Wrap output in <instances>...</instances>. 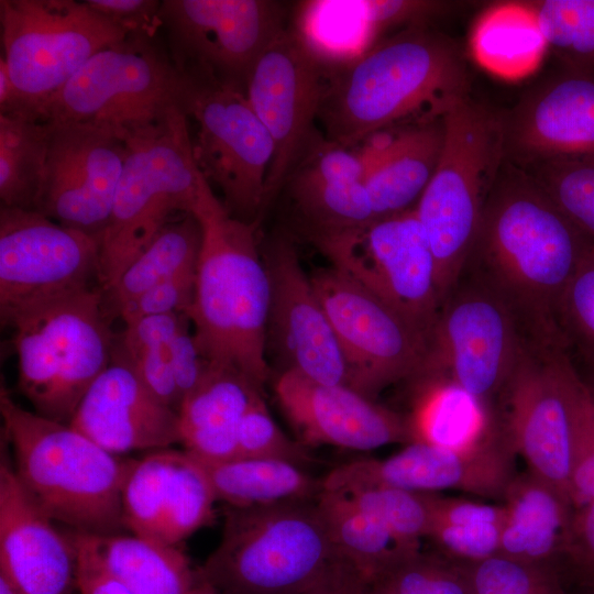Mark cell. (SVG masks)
<instances>
[{
    "instance_id": "cell-17",
    "label": "cell",
    "mask_w": 594,
    "mask_h": 594,
    "mask_svg": "<svg viewBox=\"0 0 594 594\" xmlns=\"http://www.w3.org/2000/svg\"><path fill=\"white\" fill-rule=\"evenodd\" d=\"M518 320L512 307L485 283L452 290L441 308L428 361L419 375L444 374L492 403L527 349L519 337Z\"/></svg>"
},
{
    "instance_id": "cell-54",
    "label": "cell",
    "mask_w": 594,
    "mask_h": 594,
    "mask_svg": "<svg viewBox=\"0 0 594 594\" xmlns=\"http://www.w3.org/2000/svg\"><path fill=\"white\" fill-rule=\"evenodd\" d=\"M371 586L350 562L341 558L315 585L301 594H367Z\"/></svg>"
},
{
    "instance_id": "cell-41",
    "label": "cell",
    "mask_w": 594,
    "mask_h": 594,
    "mask_svg": "<svg viewBox=\"0 0 594 594\" xmlns=\"http://www.w3.org/2000/svg\"><path fill=\"white\" fill-rule=\"evenodd\" d=\"M342 494L400 539L420 546L421 539L428 537L435 493L376 486L356 488Z\"/></svg>"
},
{
    "instance_id": "cell-56",
    "label": "cell",
    "mask_w": 594,
    "mask_h": 594,
    "mask_svg": "<svg viewBox=\"0 0 594 594\" xmlns=\"http://www.w3.org/2000/svg\"><path fill=\"white\" fill-rule=\"evenodd\" d=\"M0 594H20L10 580L0 573Z\"/></svg>"
},
{
    "instance_id": "cell-31",
    "label": "cell",
    "mask_w": 594,
    "mask_h": 594,
    "mask_svg": "<svg viewBox=\"0 0 594 594\" xmlns=\"http://www.w3.org/2000/svg\"><path fill=\"white\" fill-rule=\"evenodd\" d=\"M470 47L481 67L507 80L531 75L548 50L529 1L491 6L475 22Z\"/></svg>"
},
{
    "instance_id": "cell-55",
    "label": "cell",
    "mask_w": 594,
    "mask_h": 594,
    "mask_svg": "<svg viewBox=\"0 0 594 594\" xmlns=\"http://www.w3.org/2000/svg\"><path fill=\"white\" fill-rule=\"evenodd\" d=\"M189 594H222L200 576L196 570V579Z\"/></svg>"
},
{
    "instance_id": "cell-22",
    "label": "cell",
    "mask_w": 594,
    "mask_h": 594,
    "mask_svg": "<svg viewBox=\"0 0 594 594\" xmlns=\"http://www.w3.org/2000/svg\"><path fill=\"white\" fill-rule=\"evenodd\" d=\"M217 501L201 462L187 450H154L134 459L121 503L132 535L177 546L213 517Z\"/></svg>"
},
{
    "instance_id": "cell-2",
    "label": "cell",
    "mask_w": 594,
    "mask_h": 594,
    "mask_svg": "<svg viewBox=\"0 0 594 594\" xmlns=\"http://www.w3.org/2000/svg\"><path fill=\"white\" fill-rule=\"evenodd\" d=\"M469 89L459 44L426 24L411 25L327 67L317 120L328 141L355 147L406 119L441 118Z\"/></svg>"
},
{
    "instance_id": "cell-19",
    "label": "cell",
    "mask_w": 594,
    "mask_h": 594,
    "mask_svg": "<svg viewBox=\"0 0 594 594\" xmlns=\"http://www.w3.org/2000/svg\"><path fill=\"white\" fill-rule=\"evenodd\" d=\"M51 122L53 129L36 210L65 227L100 239L127 156L125 140L101 125Z\"/></svg>"
},
{
    "instance_id": "cell-51",
    "label": "cell",
    "mask_w": 594,
    "mask_h": 594,
    "mask_svg": "<svg viewBox=\"0 0 594 594\" xmlns=\"http://www.w3.org/2000/svg\"><path fill=\"white\" fill-rule=\"evenodd\" d=\"M77 553V592L79 594H135L103 565L89 534H69Z\"/></svg>"
},
{
    "instance_id": "cell-44",
    "label": "cell",
    "mask_w": 594,
    "mask_h": 594,
    "mask_svg": "<svg viewBox=\"0 0 594 594\" xmlns=\"http://www.w3.org/2000/svg\"><path fill=\"white\" fill-rule=\"evenodd\" d=\"M173 338L124 329L116 338V345L141 382L162 403L178 413L183 397L170 365L168 346Z\"/></svg>"
},
{
    "instance_id": "cell-13",
    "label": "cell",
    "mask_w": 594,
    "mask_h": 594,
    "mask_svg": "<svg viewBox=\"0 0 594 594\" xmlns=\"http://www.w3.org/2000/svg\"><path fill=\"white\" fill-rule=\"evenodd\" d=\"M310 279L340 345L350 388L374 399L386 386L424 371L430 340L399 312L333 266L315 271Z\"/></svg>"
},
{
    "instance_id": "cell-34",
    "label": "cell",
    "mask_w": 594,
    "mask_h": 594,
    "mask_svg": "<svg viewBox=\"0 0 594 594\" xmlns=\"http://www.w3.org/2000/svg\"><path fill=\"white\" fill-rule=\"evenodd\" d=\"M106 569L135 594H189L195 579L178 548L136 535H90Z\"/></svg>"
},
{
    "instance_id": "cell-25",
    "label": "cell",
    "mask_w": 594,
    "mask_h": 594,
    "mask_svg": "<svg viewBox=\"0 0 594 594\" xmlns=\"http://www.w3.org/2000/svg\"><path fill=\"white\" fill-rule=\"evenodd\" d=\"M69 425L117 455L182 442L178 413L141 382L116 341L109 365L87 391Z\"/></svg>"
},
{
    "instance_id": "cell-32",
    "label": "cell",
    "mask_w": 594,
    "mask_h": 594,
    "mask_svg": "<svg viewBox=\"0 0 594 594\" xmlns=\"http://www.w3.org/2000/svg\"><path fill=\"white\" fill-rule=\"evenodd\" d=\"M198 460L207 472L217 501L226 502L228 506L314 502L323 491L322 479L288 461L246 458Z\"/></svg>"
},
{
    "instance_id": "cell-4",
    "label": "cell",
    "mask_w": 594,
    "mask_h": 594,
    "mask_svg": "<svg viewBox=\"0 0 594 594\" xmlns=\"http://www.w3.org/2000/svg\"><path fill=\"white\" fill-rule=\"evenodd\" d=\"M0 414L14 472L51 519L78 532L121 534L122 487L134 459L105 450L69 424L22 408L3 385Z\"/></svg>"
},
{
    "instance_id": "cell-24",
    "label": "cell",
    "mask_w": 594,
    "mask_h": 594,
    "mask_svg": "<svg viewBox=\"0 0 594 594\" xmlns=\"http://www.w3.org/2000/svg\"><path fill=\"white\" fill-rule=\"evenodd\" d=\"M277 402L306 447L334 446L369 451L409 443L405 416L343 385L282 371L274 383Z\"/></svg>"
},
{
    "instance_id": "cell-46",
    "label": "cell",
    "mask_w": 594,
    "mask_h": 594,
    "mask_svg": "<svg viewBox=\"0 0 594 594\" xmlns=\"http://www.w3.org/2000/svg\"><path fill=\"white\" fill-rule=\"evenodd\" d=\"M559 327L594 371V244L569 282L559 304Z\"/></svg>"
},
{
    "instance_id": "cell-28",
    "label": "cell",
    "mask_w": 594,
    "mask_h": 594,
    "mask_svg": "<svg viewBox=\"0 0 594 594\" xmlns=\"http://www.w3.org/2000/svg\"><path fill=\"white\" fill-rule=\"evenodd\" d=\"M261 395L263 388L240 371L209 363L178 410L180 444L204 461L234 459L240 422Z\"/></svg>"
},
{
    "instance_id": "cell-58",
    "label": "cell",
    "mask_w": 594,
    "mask_h": 594,
    "mask_svg": "<svg viewBox=\"0 0 594 594\" xmlns=\"http://www.w3.org/2000/svg\"><path fill=\"white\" fill-rule=\"evenodd\" d=\"M585 381V380H584ZM586 385L588 386L591 393L593 394L594 396V371H593V376H592V381L591 382H587L585 381Z\"/></svg>"
},
{
    "instance_id": "cell-40",
    "label": "cell",
    "mask_w": 594,
    "mask_h": 594,
    "mask_svg": "<svg viewBox=\"0 0 594 594\" xmlns=\"http://www.w3.org/2000/svg\"><path fill=\"white\" fill-rule=\"evenodd\" d=\"M562 213L594 241V162L551 160L528 168Z\"/></svg>"
},
{
    "instance_id": "cell-47",
    "label": "cell",
    "mask_w": 594,
    "mask_h": 594,
    "mask_svg": "<svg viewBox=\"0 0 594 594\" xmlns=\"http://www.w3.org/2000/svg\"><path fill=\"white\" fill-rule=\"evenodd\" d=\"M570 501L573 510L594 501V396L581 376L575 389Z\"/></svg>"
},
{
    "instance_id": "cell-45",
    "label": "cell",
    "mask_w": 594,
    "mask_h": 594,
    "mask_svg": "<svg viewBox=\"0 0 594 594\" xmlns=\"http://www.w3.org/2000/svg\"><path fill=\"white\" fill-rule=\"evenodd\" d=\"M235 458L282 460L305 468L314 462L307 447L289 439L276 425L263 395L251 404L240 422Z\"/></svg>"
},
{
    "instance_id": "cell-36",
    "label": "cell",
    "mask_w": 594,
    "mask_h": 594,
    "mask_svg": "<svg viewBox=\"0 0 594 594\" xmlns=\"http://www.w3.org/2000/svg\"><path fill=\"white\" fill-rule=\"evenodd\" d=\"M284 186L307 237L358 229L374 221L363 182L322 177L298 164Z\"/></svg>"
},
{
    "instance_id": "cell-3",
    "label": "cell",
    "mask_w": 594,
    "mask_h": 594,
    "mask_svg": "<svg viewBox=\"0 0 594 594\" xmlns=\"http://www.w3.org/2000/svg\"><path fill=\"white\" fill-rule=\"evenodd\" d=\"M193 215L202 230L188 312L197 346L209 363L233 367L263 388L271 289L257 226L232 217L211 187Z\"/></svg>"
},
{
    "instance_id": "cell-53",
    "label": "cell",
    "mask_w": 594,
    "mask_h": 594,
    "mask_svg": "<svg viewBox=\"0 0 594 594\" xmlns=\"http://www.w3.org/2000/svg\"><path fill=\"white\" fill-rule=\"evenodd\" d=\"M191 328V320L186 315L168 346L172 370L183 399L200 383L209 366L197 346Z\"/></svg>"
},
{
    "instance_id": "cell-1",
    "label": "cell",
    "mask_w": 594,
    "mask_h": 594,
    "mask_svg": "<svg viewBox=\"0 0 594 594\" xmlns=\"http://www.w3.org/2000/svg\"><path fill=\"white\" fill-rule=\"evenodd\" d=\"M593 244L529 172L504 160L471 256L484 270L483 283L551 344H563L559 304Z\"/></svg>"
},
{
    "instance_id": "cell-43",
    "label": "cell",
    "mask_w": 594,
    "mask_h": 594,
    "mask_svg": "<svg viewBox=\"0 0 594 594\" xmlns=\"http://www.w3.org/2000/svg\"><path fill=\"white\" fill-rule=\"evenodd\" d=\"M373 585L386 594H471L461 563L421 551L394 566Z\"/></svg>"
},
{
    "instance_id": "cell-6",
    "label": "cell",
    "mask_w": 594,
    "mask_h": 594,
    "mask_svg": "<svg viewBox=\"0 0 594 594\" xmlns=\"http://www.w3.org/2000/svg\"><path fill=\"white\" fill-rule=\"evenodd\" d=\"M439 163L414 210L429 240L442 305L471 256L487 195L504 163L502 112L468 97L442 116Z\"/></svg>"
},
{
    "instance_id": "cell-20",
    "label": "cell",
    "mask_w": 594,
    "mask_h": 594,
    "mask_svg": "<svg viewBox=\"0 0 594 594\" xmlns=\"http://www.w3.org/2000/svg\"><path fill=\"white\" fill-rule=\"evenodd\" d=\"M261 253L271 289L266 349L271 343L284 364L283 371L350 387L333 328L293 241L274 235Z\"/></svg>"
},
{
    "instance_id": "cell-48",
    "label": "cell",
    "mask_w": 594,
    "mask_h": 594,
    "mask_svg": "<svg viewBox=\"0 0 594 594\" xmlns=\"http://www.w3.org/2000/svg\"><path fill=\"white\" fill-rule=\"evenodd\" d=\"M196 271H186L164 279L121 306L114 316L129 323L148 316L188 314L195 298Z\"/></svg>"
},
{
    "instance_id": "cell-30",
    "label": "cell",
    "mask_w": 594,
    "mask_h": 594,
    "mask_svg": "<svg viewBox=\"0 0 594 594\" xmlns=\"http://www.w3.org/2000/svg\"><path fill=\"white\" fill-rule=\"evenodd\" d=\"M444 139L442 117L396 132L363 184L374 221L414 209L435 174Z\"/></svg>"
},
{
    "instance_id": "cell-10",
    "label": "cell",
    "mask_w": 594,
    "mask_h": 594,
    "mask_svg": "<svg viewBox=\"0 0 594 594\" xmlns=\"http://www.w3.org/2000/svg\"><path fill=\"white\" fill-rule=\"evenodd\" d=\"M180 74L183 107L197 125L191 140L198 168L210 186L220 190L221 202L232 217L257 224L265 209V184L274 151L268 132L244 87Z\"/></svg>"
},
{
    "instance_id": "cell-23",
    "label": "cell",
    "mask_w": 594,
    "mask_h": 594,
    "mask_svg": "<svg viewBox=\"0 0 594 594\" xmlns=\"http://www.w3.org/2000/svg\"><path fill=\"white\" fill-rule=\"evenodd\" d=\"M509 449L463 453L411 442L386 459H360L322 477L323 491L345 493L363 487H394L418 493L459 490L481 497L503 498L515 477Z\"/></svg>"
},
{
    "instance_id": "cell-50",
    "label": "cell",
    "mask_w": 594,
    "mask_h": 594,
    "mask_svg": "<svg viewBox=\"0 0 594 594\" xmlns=\"http://www.w3.org/2000/svg\"><path fill=\"white\" fill-rule=\"evenodd\" d=\"M560 564H564L583 586L594 585V501L573 510Z\"/></svg>"
},
{
    "instance_id": "cell-57",
    "label": "cell",
    "mask_w": 594,
    "mask_h": 594,
    "mask_svg": "<svg viewBox=\"0 0 594 594\" xmlns=\"http://www.w3.org/2000/svg\"><path fill=\"white\" fill-rule=\"evenodd\" d=\"M367 594H386V593L377 585H372Z\"/></svg>"
},
{
    "instance_id": "cell-11",
    "label": "cell",
    "mask_w": 594,
    "mask_h": 594,
    "mask_svg": "<svg viewBox=\"0 0 594 594\" xmlns=\"http://www.w3.org/2000/svg\"><path fill=\"white\" fill-rule=\"evenodd\" d=\"M308 239L331 266L394 308L431 343L442 302L435 256L414 209Z\"/></svg>"
},
{
    "instance_id": "cell-14",
    "label": "cell",
    "mask_w": 594,
    "mask_h": 594,
    "mask_svg": "<svg viewBox=\"0 0 594 594\" xmlns=\"http://www.w3.org/2000/svg\"><path fill=\"white\" fill-rule=\"evenodd\" d=\"M580 375L563 346L526 349L502 391L499 413L506 437L534 475L570 501L574 403ZM572 505V504H571Z\"/></svg>"
},
{
    "instance_id": "cell-26",
    "label": "cell",
    "mask_w": 594,
    "mask_h": 594,
    "mask_svg": "<svg viewBox=\"0 0 594 594\" xmlns=\"http://www.w3.org/2000/svg\"><path fill=\"white\" fill-rule=\"evenodd\" d=\"M20 483L13 465H0V573L20 594H74L77 553Z\"/></svg>"
},
{
    "instance_id": "cell-35",
    "label": "cell",
    "mask_w": 594,
    "mask_h": 594,
    "mask_svg": "<svg viewBox=\"0 0 594 594\" xmlns=\"http://www.w3.org/2000/svg\"><path fill=\"white\" fill-rule=\"evenodd\" d=\"M53 124L36 114H0L2 207L36 210Z\"/></svg>"
},
{
    "instance_id": "cell-21",
    "label": "cell",
    "mask_w": 594,
    "mask_h": 594,
    "mask_svg": "<svg viewBox=\"0 0 594 594\" xmlns=\"http://www.w3.org/2000/svg\"><path fill=\"white\" fill-rule=\"evenodd\" d=\"M505 160L528 168L551 160L594 162V75L565 67L502 112Z\"/></svg>"
},
{
    "instance_id": "cell-29",
    "label": "cell",
    "mask_w": 594,
    "mask_h": 594,
    "mask_svg": "<svg viewBox=\"0 0 594 594\" xmlns=\"http://www.w3.org/2000/svg\"><path fill=\"white\" fill-rule=\"evenodd\" d=\"M503 499L506 522L498 553L557 569L568 544L573 516L569 499L529 471L515 475Z\"/></svg>"
},
{
    "instance_id": "cell-12",
    "label": "cell",
    "mask_w": 594,
    "mask_h": 594,
    "mask_svg": "<svg viewBox=\"0 0 594 594\" xmlns=\"http://www.w3.org/2000/svg\"><path fill=\"white\" fill-rule=\"evenodd\" d=\"M11 79L41 107L99 51L128 35L86 1L0 0Z\"/></svg>"
},
{
    "instance_id": "cell-8",
    "label": "cell",
    "mask_w": 594,
    "mask_h": 594,
    "mask_svg": "<svg viewBox=\"0 0 594 594\" xmlns=\"http://www.w3.org/2000/svg\"><path fill=\"white\" fill-rule=\"evenodd\" d=\"M109 317L105 293L94 286L24 310L3 326L12 331L18 387L36 414L70 422L111 361Z\"/></svg>"
},
{
    "instance_id": "cell-42",
    "label": "cell",
    "mask_w": 594,
    "mask_h": 594,
    "mask_svg": "<svg viewBox=\"0 0 594 594\" xmlns=\"http://www.w3.org/2000/svg\"><path fill=\"white\" fill-rule=\"evenodd\" d=\"M471 594H564L557 569L495 554L461 563Z\"/></svg>"
},
{
    "instance_id": "cell-5",
    "label": "cell",
    "mask_w": 594,
    "mask_h": 594,
    "mask_svg": "<svg viewBox=\"0 0 594 594\" xmlns=\"http://www.w3.org/2000/svg\"><path fill=\"white\" fill-rule=\"evenodd\" d=\"M124 140L127 156L99 243L103 293L170 221L194 213L211 187L196 164L183 107Z\"/></svg>"
},
{
    "instance_id": "cell-39",
    "label": "cell",
    "mask_w": 594,
    "mask_h": 594,
    "mask_svg": "<svg viewBox=\"0 0 594 594\" xmlns=\"http://www.w3.org/2000/svg\"><path fill=\"white\" fill-rule=\"evenodd\" d=\"M529 2L561 66L594 75V0Z\"/></svg>"
},
{
    "instance_id": "cell-18",
    "label": "cell",
    "mask_w": 594,
    "mask_h": 594,
    "mask_svg": "<svg viewBox=\"0 0 594 594\" xmlns=\"http://www.w3.org/2000/svg\"><path fill=\"white\" fill-rule=\"evenodd\" d=\"M327 66L295 29H285L249 73L248 100L273 142L265 208L317 134Z\"/></svg>"
},
{
    "instance_id": "cell-9",
    "label": "cell",
    "mask_w": 594,
    "mask_h": 594,
    "mask_svg": "<svg viewBox=\"0 0 594 594\" xmlns=\"http://www.w3.org/2000/svg\"><path fill=\"white\" fill-rule=\"evenodd\" d=\"M179 107L183 77L166 45L157 35L129 34L95 54L44 102L42 114L106 127L124 138Z\"/></svg>"
},
{
    "instance_id": "cell-7",
    "label": "cell",
    "mask_w": 594,
    "mask_h": 594,
    "mask_svg": "<svg viewBox=\"0 0 594 594\" xmlns=\"http://www.w3.org/2000/svg\"><path fill=\"white\" fill-rule=\"evenodd\" d=\"M341 558L317 501L228 506L221 540L197 571L222 594H301Z\"/></svg>"
},
{
    "instance_id": "cell-33",
    "label": "cell",
    "mask_w": 594,
    "mask_h": 594,
    "mask_svg": "<svg viewBox=\"0 0 594 594\" xmlns=\"http://www.w3.org/2000/svg\"><path fill=\"white\" fill-rule=\"evenodd\" d=\"M317 504L337 552L372 585L420 552V546L400 539L342 493L322 491Z\"/></svg>"
},
{
    "instance_id": "cell-59",
    "label": "cell",
    "mask_w": 594,
    "mask_h": 594,
    "mask_svg": "<svg viewBox=\"0 0 594 594\" xmlns=\"http://www.w3.org/2000/svg\"><path fill=\"white\" fill-rule=\"evenodd\" d=\"M588 590L587 594H594V585L585 586Z\"/></svg>"
},
{
    "instance_id": "cell-52",
    "label": "cell",
    "mask_w": 594,
    "mask_h": 594,
    "mask_svg": "<svg viewBox=\"0 0 594 594\" xmlns=\"http://www.w3.org/2000/svg\"><path fill=\"white\" fill-rule=\"evenodd\" d=\"M95 11L129 34L157 35L161 29L157 0H86Z\"/></svg>"
},
{
    "instance_id": "cell-49",
    "label": "cell",
    "mask_w": 594,
    "mask_h": 594,
    "mask_svg": "<svg viewBox=\"0 0 594 594\" xmlns=\"http://www.w3.org/2000/svg\"><path fill=\"white\" fill-rule=\"evenodd\" d=\"M364 19L375 35L391 26L425 24L448 8L447 2L415 0H356Z\"/></svg>"
},
{
    "instance_id": "cell-37",
    "label": "cell",
    "mask_w": 594,
    "mask_h": 594,
    "mask_svg": "<svg viewBox=\"0 0 594 594\" xmlns=\"http://www.w3.org/2000/svg\"><path fill=\"white\" fill-rule=\"evenodd\" d=\"M201 243V226L193 213L180 215L170 221L105 292L109 316H114L121 306L164 279L196 270Z\"/></svg>"
},
{
    "instance_id": "cell-27",
    "label": "cell",
    "mask_w": 594,
    "mask_h": 594,
    "mask_svg": "<svg viewBox=\"0 0 594 594\" xmlns=\"http://www.w3.org/2000/svg\"><path fill=\"white\" fill-rule=\"evenodd\" d=\"M410 381L414 396L410 413L405 416L409 443L463 453L513 450L492 403L472 395L444 374L425 373Z\"/></svg>"
},
{
    "instance_id": "cell-38",
    "label": "cell",
    "mask_w": 594,
    "mask_h": 594,
    "mask_svg": "<svg viewBox=\"0 0 594 594\" xmlns=\"http://www.w3.org/2000/svg\"><path fill=\"white\" fill-rule=\"evenodd\" d=\"M505 522L504 504L444 497L435 493L427 538L435 542L444 558L458 563H475L498 553Z\"/></svg>"
},
{
    "instance_id": "cell-15",
    "label": "cell",
    "mask_w": 594,
    "mask_h": 594,
    "mask_svg": "<svg viewBox=\"0 0 594 594\" xmlns=\"http://www.w3.org/2000/svg\"><path fill=\"white\" fill-rule=\"evenodd\" d=\"M100 239L37 210L0 207V320L100 286ZM102 289V288H101Z\"/></svg>"
},
{
    "instance_id": "cell-16",
    "label": "cell",
    "mask_w": 594,
    "mask_h": 594,
    "mask_svg": "<svg viewBox=\"0 0 594 594\" xmlns=\"http://www.w3.org/2000/svg\"><path fill=\"white\" fill-rule=\"evenodd\" d=\"M272 0H164L158 12L178 72L245 88L253 65L286 29Z\"/></svg>"
}]
</instances>
